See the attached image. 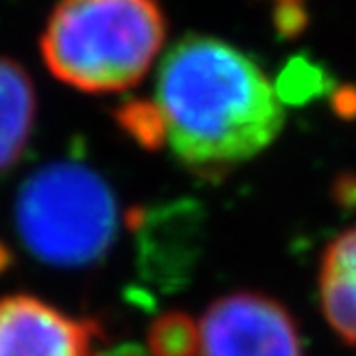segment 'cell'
Returning <instances> with one entry per match:
<instances>
[{
    "label": "cell",
    "mask_w": 356,
    "mask_h": 356,
    "mask_svg": "<svg viewBox=\"0 0 356 356\" xmlns=\"http://www.w3.org/2000/svg\"><path fill=\"white\" fill-rule=\"evenodd\" d=\"M155 106L174 158L202 174L252 160L284 125L282 102L257 60L209 35H188L167 51Z\"/></svg>",
    "instance_id": "6da1fadb"
},
{
    "label": "cell",
    "mask_w": 356,
    "mask_h": 356,
    "mask_svg": "<svg viewBox=\"0 0 356 356\" xmlns=\"http://www.w3.org/2000/svg\"><path fill=\"white\" fill-rule=\"evenodd\" d=\"M167 38L158 0H58L42 31L47 70L81 92H120L144 79Z\"/></svg>",
    "instance_id": "7a4b0ae2"
},
{
    "label": "cell",
    "mask_w": 356,
    "mask_h": 356,
    "mask_svg": "<svg viewBox=\"0 0 356 356\" xmlns=\"http://www.w3.org/2000/svg\"><path fill=\"white\" fill-rule=\"evenodd\" d=\"M28 252L63 268L102 259L118 232V204L97 172L81 162H51L19 190L14 206Z\"/></svg>",
    "instance_id": "3957f363"
},
{
    "label": "cell",
    "mask_w": 356,
    "mask_h": 356,
    "mask_svg": "<svg viewBox=\"0 0 356 356\" xmlns=\"http://www.w3.org/2000/svg\"><path fill=\"white\" fill-rule=\"evenodd\" d=\"M197 356H303V340L280 301L236 291L206 308Z\"/></svg>",
    "instance_id": "277c9868"
},
{
    "label": "cell",
    "mask_w": 356,
    "mask_h": 356,
    "mask_svg": "<svg viewBox=\"0 0 356 356\" xmlns=\"http://www.w3.org/2000/svg\"><path fill=\"white\" fill-rule=\"evenodd\" d=\"M97 324L31 294L0 298V356H90Z\"/></svg>",
    "instance_id": "5b68a950"
},
{
    "label": "cell",
    "mask_w": 356,
    "mask_h": 356,
    "mask_svg": "<svg viewBox=\"0 0 356 356\" xmlns=\"http://www.w3.org/2000/svg\"><path fill=\"white\" fill-rule=\"evenodd\" d=\"M319 303L331 329L345 343L356 345V225L338 234L324 250Z\"/></svg>",
    "instance_id": "8992f818"
},
{
    "label": "cell",
    "mask_w": 356,
    "mask_h": 356,
    "mask_svg": "<svg viewBox=\"0 0 356 356\" xmlns=\"http://www.w3.org/2000/svg\"><path fill=\"white\" fill-rule=\"evenodd\" d=\"M35 113L33 79L17 60L0 56V174L21 160L35 127Z\"/></svg>",
    "instance_id": "52a82bcc"
},
{
    "label": "cell",
    "mask_w": 356,
    "mask_h": 356,
    "mask_svg": "<svg viewBox=\"0 0 356 356\" xmlns=\"http://www.w3.org/2000/svg\"><path fill=\"white\" fill-rule=\"evenodd\" d=\"M148 350L153 356H197L199 324L185 312H167L158 317L148 333Z\"/></svg>",
    "instance_id": "ba28073f"
},
{
    "label": "cell",
    "mask_w": 356,
    "mask_h": 356,
    "mask_svg": "<svg viewBox=\"0 0 356 356\" xmlns=\"http://www.w3.org/2000/svg\"><path fill=\"white\" fill-rule=\"evenodd\" d=\"M118 123L141 146L160 148L165 144V123H162V116L155 102H144V99L127 102L125 106H120Z\"/></svg>",
    "instance_id": "9c48e42d"
},
{
    "label": "cell",
    "mask_w": 356,
    "mask_h": 356,
    "mask_svg": "<svg viewBox=\"0 0 356 356\" xmlns=\"http://www.w3.org/2000/svg\"><path fill=\"white\" fill-rule=\"evenodd\" d=\"M277 28L289 35V33H298L303 28L305 21V12L301 7V0H277Z\"/></svg>",
    "instance_id": "30bf717a"
},
{
    "label": "cell",
    "mask_w": 356,
    "mask_h": 356,
    "mask_svg": "<svg viewBox=\"0 0 356 356\" xmlns=\"http://www.w3.org/2000/svg\"><path fill=\"white\" fill-rule=\"evenodd\" d=\"M7 261H10V257H7V250H5V245L0 243V270H3L7 266Z\"/></svg>",
    "instance_id": "8fae6325"
}]
</instances>
